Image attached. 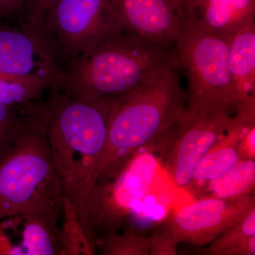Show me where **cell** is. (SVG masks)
Wrapping results in <instances>:
<instances>
[{
    "instance_id": "15",
    "label": "cell",
    "mask_w": 255,
    "mask_h": 255,
    "mask_svg": "<svg viewBox=\"0 0 255 255\" xmlns=\"http://www.w3.org/2000/svg\"><path fill=\"white\" fill-rule=\"evenodd\" d=\"M255 185V159H240L227 172L206 183L196 195L231 199L251 194Z\"/></svg>"
},
{
    "instance_id": "4",
    "label": "cell",
    "mask_w": 255,
    "mask_h": 255,
    "mask_svg": "<svg viewBox=\"0 0 255 255\" xmlns=\"http://www.w3.org/2000/svg\"><path fill=\"white\" fill-rule=\"evenodd\" d=\"M177 70L169 69L117 97L95 184L114 177L134 152L167 136L179 122L187 98Z\"/></svg>"
},
{
    "instance_id": "11",
    "label": "cell",
    "mask_w": 255,
    "mask_h": 255,
    "mask_svg": "<svg viewBox=\"0 0 255 255\" xmlns=\"http://www.w3.org/2000/svg\"><path fill=\"white\" fill-rule=\"evenodd\" d=\"M119 26L166 48L174 46L181 14L169 0H111Z\"/></svg>"
},
{
    "instance_id": "1",
    "label": "cell",
    "mask_w": 255,
    "mask_h": 255,
    "mask_svg": "<svg viewBox=\"0 0 255 255\" xmlns=\"http://www.w3.org/2000/svg\"><path fill=\"white\" fill-rule=\"evenodd\" d=\"M50 92L46 102L50 157L63 196L73 204L91 241L87 203L95 187L96 172L107 143L111 113L117 97L86 100L61 90Z\"/></svg>"
},
{
    "instance_id": "26",
    "label": "cell",
    "mask_w": 255,
    "mask_h": 255,
    "mask_svg": "<svg viewBox=\"0 0 255 255\" xmlns=\"http://www.w3.org/2000/svg\"><path fill=\"white\" fill-rule=\"evenodd\" d=\"M169 1L182 16V0H169Z\"/></svg>"
},
{
    "instance_id": "12",
    "label": "cell",
    "mask_w": 255,
    "mask_h": 255,
    "mask_svg": "<svg viewBox=\"0 0 255 255\" xmlns=\"http://www.w3.org/2000/svg\"><path fill=\"white\" fill-rule=\"evenodd\" d=\"M255 126V105L246 106L236 115V122L223 138L216 144L199 161L185 189L194 195L206 183L221 177L238 163V143L243 134Z\"/></svg>"
},
{
    "instance_id": "5",
    "label": "cell",
    "mask_w": 255,
    "mask_h": 255,
    "mask_svg": "<svg viewBox=\"0 0 255 255\" xmlns=\"http://www.w3.org/2000/svg\"><path fill=\"white\" fill-rule=\"evenodd\" d=\"M174 49L177 68L184 70L188 79V109L221 110L249 104L241 102L233 84L229 38L210 33L182 14Z\"/></svg>"
},
{
    "instance_id": "2",
    "label": "cell",
    "mask_w": 255,
    "mask_h": 255,
    "mask_svg": "<svg viewBox=\"0 0 255 255\" xmlns=\"http://www.w3.org/2000/svg\"><path fill=\"white\" fill-rule=\"evenodd\" d=\"M172 68H177L174 47L119 28L64 65L59 90L86 100L119 97Z\"/></svg>"
},
{
    "instance_id": "20",
    "label": "cell",
    "mask_w": 255,
    "mask_h": 255,
    "mask_svg": "<svg viewBox=\"0 0 255 255\" xmlns=\"http://www.w3.org/2000/svg\"><path fill=\"white\" fill-rule=\"evenodd\" d=\"M18 107L0 100V159L7 150L12 138L17 122Z\"/></svg>"
},
{
    "instance_id": "13",
    "label": "cell",
    "mask_w": 255,
    "mask_h": 255,
    "mask_svg": "<svg viewBox=\"0 0 255 255\" xmlns=\"http://www.w3.org/2000/svg\"><path fill=\"white\" fill-rule=\"evenodd\" d=\"M185 14L206 31L233 36L255 16V0H182Z\"/></svg>"
},
{
    "instance_id": "3",
    "label": "cell",
    "mask_w": 255,
    "mask_h": 255,
    "mask_svg": "<svg viewBox=\"0 0 255 255\" xmlns=\"http://www.w3.org/2000/svg\"><path fill=\"white\" fill-rule=\"evenodd\" d=\"M48 122V106L41 99L18 107L12 138L0 159V220L63 209V190L47 140Z\"/></svg>"
},
{
    "instance_id": "23",
    "label": "cell",
    "mask_w": 255,
    "mask_h": 255,
    "mask_svg": "<svg viewBox=\"0 0 255 255\" xmlns=\"http://www.w3.org/2000/svg\"><path fill=\"white\" fill-rule=\"evenodd\" d=\"M29 0H0V18L9 20L22 12Z\"/></svg>"
},
{
    "instance_id": "24",
    "label": "cell",
    "mask_w": 255,
    "mask_h": 255,
    "mask_svg": "<svg viewBox=\"0 0 255 255\" xmlns=\"http://www.w3.org/2000/svg\"><path fill=\"white\" fill-rule=\"evenodd\" d=\"M55 1V0H29L26 21L33 24H37L43 13Z\"/></svg>"
},
{
    "instance_id": "9",
    "label": "cell",
    "mask_w": 255,
    "mask_h": 255,
    "mask_svg": "<svg viewBox=\"0 0 255 255\" xmlns=\"http://www.w3.org/2000/svg\"><path fill=\"white\" fill-rule=\"evenodd\" d=\"M0 18V73L16 78L41 80L50 91L60 90L61 64L36 24L11 25Z\"/></svg>"
},
{
    "instance_id": "16",
    "label": "cell",
    "mask_w": 255,
    "mask_h": 255,
    "mask_svg": "<svg viewBox=\"0 0 255 255\" xmlns=\"http://www.w3.org/2000/svg\"><path fill=\"white\" fill-rule=\"evenodd\" d=\"M204 248L203 254L255 255V207Z\"/></svg>"
},
{
    "instance_id": "25",
    "label": "cell",
    "mask_w": 255,
    "mask_h": 255,
    "mask_svg": "<svg viewBox=\"0 0 255 255\" xmlns=\"http://www.w3.org/2000/svg\"><path fill=\"white\" fill-rule=\"evenodd\" d=\"M0 255H16L15 248L6 230L4 220H0Z\"/></svg>"
},
{
    "instance_id": "17",
    "label": "cell",
    "mask_w": 255,
    "mask_h": 255,
    "mask_svg": "<svg viewBox=\"0 0 255 255\" xmlns=\"http://www.w3.org/2000/svg\"><path fill=\"white\" fill-rule=\"evenodd\" d=\"M62 214L63 223L58 233L60 255H95V247L82 226L76 210L65 197Z\"/></svg>"
},
{
    "instance_id": "21",
    "label": "cell",
    "mask_w": 255,
    "mask_h": 255,
    "mask_svg": "<svg viewBox=\"0 0 255 255\" xmlns=\"http://www.w3.org/2000/svg\"><path fill=\"white\" fill-rule=\"evenodd\" d=\"M150 255H175L178 245L163 229L149 237Z\"/></svg>"
},
{
    "instance_id": "7",
    "label": "cell",
    "mask_w": 255,
    "mask_h": 255,
    "mask_svg": "<svg viewBox=\"0 0 255 255\" xmlns=\"http://www.w3.org/2000/svg\"><path fill=\"white\" fill-rule=\"evenodd\" d=\"M36 25L62 68L111 32L122 28L111 0H55Z\"/></svg>"
},
{
    "instance_id": "22",
    "label": "cell",
    "mask_w": 255,
    "mask_h": 255,
    "mask_svg": "<svg viewBox=\"0 0 255 255\" xmlns=\"http://www.w3.org/2000/svg\"><path fill=\"white\" fill-rule=\"evenodd\" d=\"M238 152L241 159H255V126L242 135L238 143Z\"/></svg>"
},
{
    "instance_id": "19",
    "label": "cell",
    "mask_w": 255,
    "mask_h": 255,
    "mask_svg": "<svg viewBox=\"0 0 255 255\" xmlns=\"http://www.w3.org/2000/svg\"><path fill=\"white\" fill-rule=\"evenodd\" d=\"M98 248L105 255H150V241L149 237L130 229L100 240L96 251Z\"/></svg>"
},
{
    "instance_id": "18",
    "label": "cell",
    "mask_w": 255,
    "mask_h": 255,
    "mask_svg": "<svg viewBox=\"0 0 255 255\" xmlns=\"http://www.w3.org/2000/svg\"><path fill=\"white\" fill-rule=\"evenodd\" d=\"M50 87L41 80L16 78L0 73V100L14 107L41 100Z\"/></svg>"
},
{
    "instance_id": "10",
    "label": "cell",
    "mask_w": 255,
    "mask_h": 255,
    "mask_svg": "<svg viewBox=\"0 0 255 255\" xmlns=\"http://www.w3.org/2000/svg\"><path fill=\"white\" fill-rule=\"evenodd\" d=\"M253 207L255 198L252 194L226 199L202 197L174 213L162 229L177 245L205 246Z\"/></svg>"
},
{
    "instance_id": "14",
    "label": "cell",
    "mask_w": 255,
    "mask_h": 255,
    "mask_svg": "<svg viewBox=\"0 0 255 255\" xmlns=\"http://www.w3.org/2000/svg\"><path fill=\"white\" fill-rule=\"evenodd\" d=\"M229 68L241 102H255V20L229 37Z\"/></svg>"
},
{
    "instance_id": "6",
    "label": "cell",
    "mask_w": 255,
    "mask_h": 255,
    "mask_svg": "<svg viewBox=\"0 0 255 255\" xmlns=\"http://www.w3.org/2000/svg\"><path fill=\"white\" fill-rule=\"evenodd\" d=\"M165 137L134 152L114 177L96 183L87 203V227L96 247L119 233L128 218L148 194L160 169L159 151Z\"/></svg>"
},
{
    "instance_id": "8",
    "label": "cell",
    "mask_w": 255,
    "mask_h": 255,
    "mask_svg": "<svg viewBox=\"0 0 255 255\" xmlns=\"http://www.w3.org/2000/svg\"><path fill=\"white\" fill-rule=\"evenodd\" d=\"M238 108L193 110L187 107L169 132L163 156L164 168L177 188H187L200 159L236 122Z\"/></svg>"
}]
</instances>
